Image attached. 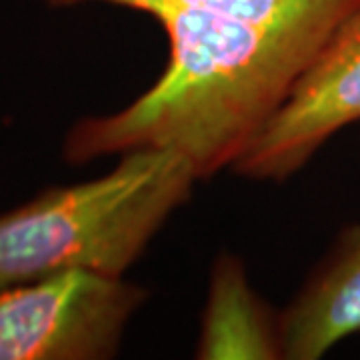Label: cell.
I'll return each instance as SVG.
<instances>
[{
  "mask_svg": "<svg viewBox=\"0 0 360 360\" xmlns=\"http://www.w3.org/2000/svg\"><path fill=\"white\" fill-rule=\"evenodd\" d=\"M54 11L106 4L150 16L168 40L162 75L108 115L77 120L66 165L139 148L182 155L198 180L232 168L296 78L360 0H44Z\"/></svg>",
  "mask_w": 360,
  "mask_h": 360,
  "instance_id": "obj_1",
  "label": "cell"
},
{
  "mask_svg": "<svg viewBox=\"0 0 360 360\" xmlns=\"http://www.w3.org/2000/svg\"><path fill=\"white\" fill-rule=\"evenodd\" d=\"M196 180L179 153L139 148L98 179L52 186L2 212L0 288L72 270L124 276Z\"/></svg>",
  "mask_w": 360,
  "mask_h": 360,
  "instance_id": "obj_2",
  "label": "cell"
},
{
  "mask_svg": "<svg viewBox=\"0 0 360 360\" xmlns=\"http://www.w3.org/2000/svg\"><path fill=\"white\" fill-rule=\"evenodd\" d=\"M144 300L124 276L84 270L4 286L0 360L112 359Z\"/></svg>",
  "mask_w": 360,
  "mask_h": 360,
  "instance_id": "obj_3",
  "label": "cell"
},
{
  "mask_svg": "<svg viewBox=\"0 0 360 360\" xmlns=\"http://www.w3.org/2000/svg\"><path fill=\"white\" fill-rule=\"evenodd\" d=\"M360 120V8L348 16L296 78L236 158L232 170L252 180L290 179L336 132Z\"/></svg>",
  "mask_w": 360,
  "mask_h": 360,
  "instance_id": "obj_4",
  "label": "cell"
},
{
  "mask_svg": "<svg viewBox=\"0 0 360 360\" xmlns=\"http://www.w3.org/2000/svg\"><path fill=\"white\" fill-rule=\"evenodd\" d=\"M283 359L316 360L360 333V226L278 316Z\"/></svg>",
  "mask_w": 360,
  "mask_h": 360,
  "instance_id": "obj_5",
  "label": "cell"
},
{
  "mask_svg": "<svg viewBox=\"0 0 360 360\" xmlns=\"http://www.w3.org/2000/svg\"><path fill=\"white\" fill-rule=\"evenodd\" d=\"M198 359H283L281 326L248 283L243 262L220 257L210 274Z\"/></svg>",
  "mask_w": 360,
  "mask_h": 360,
  "instance_id": "obj_6",
  "label": "cell"
}]
</instances>
